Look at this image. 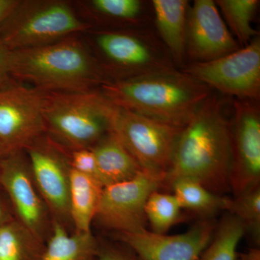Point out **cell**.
Here are the masks:
<instances>
[{
  "instance_id": "cell-22",
  "label": "cell",
  "mask_w": 260,
  "mask_h": 260,
  "mask_svg": "<svg viewBox=\"0 0 260 260\" xmlns=\"http://www.w3.org/2000/svg\"><path fill=\"white\" fill-rule=\"evenodd\" d=\"M45 249L20 222L0 225V260H40Z\"/></svg>"
},
{
  "instance_id": "cell-26",
  "label": "cell",
  "mask_w": 260,
  "mask_h": 260,
  "mask_svg": "<svg viewBox=\"0 0 260 260\" xmlns=\"http://www.w3.org/2000/svg\"><path fill=\"white\" fill-rule=\"evenodd\" d=\"M227 213L239 219L256 243L260 241V185L231 198Z\"/></svg>"
},
{
  "instance_id": "cell-30",
  "label": "cell",
  "mask_w": 260,
  "mask_h": 260,
  "mask_svg": "<svg viewBox=\"0 0 260 260\" xmlns=\"http://www.w3.org/2000/svg\"><path fill=\"white\" fill-rule=\"evenodd\" d=\"M18 2L19 0H0V26Z\"/></svg>"
},
{
  "instance_id": "cell-10",
  "label": "cell",
  "mask_w": 260,
  "mask_h": 260,
  "mask_svg": "<svg viewBox=\"0 0 260 260\" xmlns=\"http://www.w3.org/2000/svg\"><path fill=\"white\" fill-rule=\"evenodd\" d=\"M162 186L160 178L143 172L130 180L103 187L94 220L116 234L145 230L149 197Z\"/></svg>"
},
{
  "instance_id": "cell-13",
  "label": "cell",
  "mask_w": 260,
  "mask_h": 260,
  "mask_svg": "<svg viewBox=\"0 0 260 260\" xmlns=\"http://www.w3.org/2000/svg\"><path fill=\"white\" fill-rule=\"evenodd\" d=\"M217 223L204 218L182 234H155L148 229L117 234L140 260H198L213 239Z\"/></svg>"
},
{
  "instance_id": "cell-8",
  "label": "cell",
  "mask_w": 260,
  "mask_h": 260,
  "mask_svg": "<svg viewBox=\"0 0 260 260\" xmlns=\"http://www.w3.org/2000/svg\"><path fill=\"white\" fill-rule=\"evenodd\" d=\"M181 71L224 95L259 102V37L227 55L211 61L191 62Z\"/></svg>"
},
{
  "instance_id": "cell-28",
  "label": "cell",
  "mask_w": 260,
  "mask_h": 260,
  "mask_svg": "<svg viewBox=\"0 0 260 260\" xmlns=\"http://www.w3.org/2000/svg\"><path fill=\"white\" fill-rule=\"evenodd\" d=\"M96 260H140L129 249H125L110 244H99Z\"/></svg>"
},
{
  "instance_id": "cell-6",
  "label": "cell",
  "mask_w": 260,
  "mask_h": 260,
  "mask_svg": "<svg viewBox=\"0 0 260 260\" xmlns=\"http://www.w3.org/2000/svg\"><path fill=\"white\" fill-rule=\"evenodd\" d=\"M92 28L68 2L19 0L0 26V41L10 50H21L59 42Z\"/></svg>"
},
{
  "instance_id": "cell-16",
  "label": "cell",
  "mask_w": 260,
  "mask_h": 260,
  "mask_svg": "<svg viewBox=\"0 0 260 260\" xmlns=\"http://www.w3.org/2000/svg\"><path fill=\"white\" fill-rule=\"evenodd\" d=\"M151 5L157 36L169 51L174 65L181 66L186 56L189 2L153 0Z\"/></svg>"
},
{
  "instance_id": "cell-24",
  "label": "cell",
  "mask_w": 260,
  "mask_h": 260,
  "mask_svg": "<svg viewBox=\"0 0 260 260\" xmlns=\"http://www.w3.org/2000/svg\"><path fill=\"white\" fill-rule=\"evenodd\" d=\"M245 233L242 222L227 213L217 223L211 242L198 260H237L238 245Z\"/></svg>"
},
{
  "instance_id": "cell-23",
  "label": "cell",
  "mask_w": 260,
  "mask_h": 260,
  "mask_svg": "<svg viewBox=\"0 0 260 260\" xmlns=\"http://www.w3.org/2000/svg\"><path fill=\"white\" fill-rule=\"evenodd\" d=\"M219 12L229 31L241 47H245L259 37V32L253 28L252 21L259 1L258 0H217Z\"/></svg>"
},
{
  "instance_id": "cell-17",
  "label": "cell",
  "mask_w": 260,
  "mask_h": 260,
  "mask_svg": "<svg viewBox=\"0 0 260 260\" xmlns=\"http://www.w3.org/2000/svg\"><path fill=\"white\" fill-rule=\"evenodd\" d=\"M90 149L104 186L130 180L144 172L112 131Z\"/></svg>"
},
{
  "instance_id": "cell-15",
  "label": "cell",
  "mask_w": 260,
  "mask_h": 260,
  "mask_svg": "<svg viewBox=\"0 0 260 260\" xmlns=\"http://www.w3.org/2000/svg\"><path fill=\"white\" fill-rule=\"evenodd\" d=\"M215 2L195 0L188 12L186 56L191 62L218 59L240 49Z\"/></svg>"
},
{
  "instance_id": "cell-29",
  "label": "cell",
  "mask_w": 260,
  "mask_h": 260,
  "mask_svg": "<svg viewBox=\"0 0 260 260\" xmlns=\"http://www.w3.org/2000/svg\"><path fill=\"white\" fill-rule=\"evenodd\" d=\"M13 51L0 41V85L12 78L11 61Z\"/></svg>"
},
{
  "instance_id": "cell-25",
  "label": "cell",
  "mask_w": 260,
  "mask_h": 260,
  "mask_svg": "<svg viewBox=\"0 0 260 260\" xmlns=\"http://www.w3.org/2000/svg\"><path fill=\"white\" fill-rule=\"evenodd\" d=\"M181 208L173 194L155 191L149 197L145 205V213L147 222L151 232L167 234L169 229L179 221Z\"/></svg>"
},
{
  "instance_id": "cell-12",
  "label": "cell",
  "mask_w": 260,
  "mask_h": 260,
  "mask_svg": "<svg viewBox=\"0 0 260 260\" xmlns=\"http://www.w3.org/2000/svg\"><path fill=\"white\" fill-rule=\"evenodd\" d=\"M23 151L39 194L54 220L62 223L70 218L69 159L48 135H42Z\"/></svg>"
},
{
  "instance_id": "cell-9",
  "label": "cell",
  "mask_w": 260,
  "mask_h": 260,
  "mask_svg": "<svg viewBox=\"0 0 260 260\" xmlns=\"http://www.w3.org/2000/svg\"><path fill=\"white\" fill-rule=\"evenodd\" d=\"M44 95L13 78L0 85V145L7 154L23 150L45 135Z\"/></svg>"
},
{
  "instance_id": "cell-32",
  "label": "cell",
  "mask_w": 260,
  "mask_h": 260,
  "mask_svg": "<svg viewBox=\"0 0 260 260\" xmlns=\"http://www.w3.org/2000/svg\"><path fill=\"white\" fill-rule=\"evenodd\" d=\"M5 212L3 207L0 205V225L5 223Z\"/></svg>"
},
{
  "instance_id": "cell-7",
  "label": "cell",
  "mask_w": 260,
  "mask_h": 260,
  "mask_svg": "<svg viewBox=\"0 0 260 260\" xmlns=\"http://www.w3.org/2000/svg\"><path fill=\"white\" fill-rule=\"evenodd\" d=\"M182 128L115 106L111 131L144 172L164 181L170 169L174 148Z\"/></svg>"
},
{
  "instance_id": "cell-3",
  "label": "cell",
  "mask_w": 260,
  "mask_h": 260,
  "mask_svg": "<svg viewBox=\"0 0 260 260\" xmlns=\"http://www.w3.org/2000/svg\"><path fill=\"white\" fill-rule=\"evenodd\" d=\"M11 77L44 92H84L107 83L78 35L43 47L13 51Z\"/></svg>"
},
{
  "instance_id": "cell-34",
  "label": "cell",
  "mask_w": 260,
  "mask_h": 260,
  "mask_svg": "<svg viewBox=\"0 0 260 260\" xmlns=\"http://www.w3.org/2000/svg\"><path fill=\"white\" fill-rule=\"evenodd\" d=\"M88 260H96V259H95V257H94V258H92V259H88Z\"/></svg>"
},
{
  "instance_id": "cell-19",
  "label": "cell",
  "mask_w": 260,
  "mask_h": 260,
  "mask_svg": "<svg viewBox=\"0 0 260 260\" xmlns=\"http://www.w3.org/2000/svg\"><path fill=\"white\" fill-rule=\"evenodd\" d=\"M102 185L70 168V216L75 232L88 233L95 218Z\"/></svg>"
},
{
  "instance_id": "cell-31",
  "label": "cell",
  "mask_w": 260,
  "mask_h": 260,
  "mask_svg": "<svg viewBox=\"0 0 260 260\" xmlns=\"http://www.w3.org/2000/svg\"><path fill=\"white\" fill-rule=\"evenodd\" d=\"M239 260H260V250L257 248H252L246 252L238 254Z\"/></svg>"
},
{
  "instance_id": "cell-33",
  "label": "cell",
  "mask_w": 260,
  "mask_h": 260,
  "mask_svg": "<svg viewBox=\"0 0 260 260\" xmlns=\"http://www.w3.org/2000/svg\"><path fill=\"white\" fill-rule=\"evenodd\" d=\"M7 155H8V154L5 152V150L3 149V147L0 145V160L4 158L5 156H6Z\"/></svg>"
},
{
  "instance_id": "cell-11",
  "label": "cell",
  "mask_w": 260,
  "mask_h": 260,
  "mask_svg": "<svg viewBox=\"0 0 260 260\" xmlns=\"http://www.w3.org/2000/svg\"><path fill=\"white\" fill-rule=\"evenodd\" d=\"M231 191L234 197L260 185L259 102L234 99Z\"/></svg>"
},
{
  "instance_id": "cell-4",
  "label": "cell",
  "mask_w": 260,
  "mask_h": 260,
  "mask_svg": "<svg viewBox=\"0 0 260 260\" xmlns=\"http://www.w3.org/2000/svg\"><path fill=\"white\" fill-rule=\"evenodd\" d=\"M86 44L107 82L177 69L157 34L146 26L92 28Z\"/></svg>"
},
{
  "instance_id": "cell-14",
  "label": "cell",
  "mask_w": 260,
  "mask_h": 260,
  "mask_svg": "<svg viewBox=\"0 0 260 260\" xmlns=\"http://www.w3.org/2000/svg\"><path fill=\"white\" fill-rule=\"evenodd\" d=\"M0 184L9 195L19 222L40 242L47 231V207L38 191L23 150L0 160Z\"/></svg>"
},
{
  "instance_id": "cell-1",
  "label": "cell",
  "mask_w": 260,
  "mask_h": 260,
  "mask_svg": "<svg viewBox=\"0 0 260 260\" xmlns=\"http://www.w3.org/2000/svg\"><path fill=\"white\" fill-rule=\"evenodd\" d=\"M224 109L223 101L211 93L181 129L162 187L188 179L216 194L231 191L232 123Z\"/></svg>"
},
{
  "instance_id": "cell-2",
  "label": "cell",
  "mask_w": 260,
  "mask_h": 260,
  "mask_svg": "<svg viewBox=\"0 0 260 260\" xmlns=\"http://www.w3.org/2000/svg\"><path fill=\"white\" fill-rule=\"evenodd\" d=\"M99 89L116 107L180 128L212 93L207 85L177 69L107 82Z\"/></svg>"
},
{
  "instance_id": "cell-18",
  "label": "cell",
  "mask_w": 260,
  "mask_h": 260,
  "mask_svg": "<svg viewBox=\"0 0 260 260\" xmlns=\"http://www.w3.org/2000/svg\"><path fill=\"white\" fill-rule=\"evenodd\" d=\"M145 2L140 0H90L78 3L86 18L103 25L101 29L145 27Z\"/></svg>"
},
{
  "instance_id": "cell-21",
  "label": "cell",
  "mask_w": 260,
  "mask_h": 260,
  "mask_svg": "<svg viewBox=\"0 0 260 260\" xmlns=\"http://www.w3.org/2000/svg\"><path fill=\"white\" fill-rule=\"evenodd\" d=\"M169 189L177 198L181 209L189 210L203 218H212L219 212L227 211L231 198L212 192L196 182L179 179L172 183Z\"/></svg>"
},
{
  "instance_id": "cell-27",
  "label": "cell",
  "mask_w": 260,
  "mask_h": 260,
  "mask_svg": "<svg viewBox=\"0 0 260 260\" xmlns=\"http://www.w3.org/2000/svg\"><path fill=\"white\" fill-rule=\"evenodd\" d=\"M69 161L72 169L91 178L103 186L95 156L90 149L70 151Z\"/></svg>"
},
{
  "instance_id": "cell-20",
  "label": "cell",
  "mask_w": 260,
  "mask_h": 260,
  "mask_svg": "<svg viewBox=\"0 0 260 260\" xmlns=\"http://www.w3.org/2000/svg\"><path fill=\"white\" fill-rule=\"evenodd\" d=\"M99 243L91 232L69 234L54 220L51 234L40 260H88L96 256Z\"/></svg>"
},
{
  "instance_id": "cell-5",
  "label": "cell",
  "mask_w": 260,
  "mask_h": 260,
  "mask_svg": "<svg viewBox=\"0 0 260 260\" xmlns=\"http://www.w3.org/2000/svg\"><path fill=\"white\" fill-rule=\"evenodd\" d=\"M115 106L99 89L84 92H45L46 133L70 151L90 149L111 132Z\"/></svg>"
}]
</instances>
